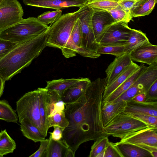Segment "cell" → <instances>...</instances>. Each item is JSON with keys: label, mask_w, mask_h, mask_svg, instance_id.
Returning a JSON list of instances; mask_svg holds the SVG:
<instances>
[{"label": "cell", "mask_w": 157, "mask_h": 157, "mask_svg": "<svg viewBox=\"0 0 157 157\" xmlns=\"http://www.w3.org/2000/svg\"><path fill=\"white\" fill-rule=\"evenodd\" d=\"M106 86L105 78H98L91 82L76 101L65 104L69 124L63 131L62 139L75 154L81 144L106 136L101 114Z\"/></svg>", "instance_id": "6da1fadb"}, {"label": "cell", "mask_w": 157, "mask_h": 157, "mask_svg": "<svg viewBox=\"0 0 157 157\" xmlns=\"http://www.w3.org/2000/svg\"><path fill=\"white\" fill-rule=\"evenodd\" d=\"M47 30L36 37L18 44L0 60V77L4 81L10 80L21 72L41 54L46 47Z\"/></svg>", "instance_id": "7a4b0ae2"}, {"label": "cell", "mask_w": 157, "mask_h": 157, "mask_svg": "<svg viewBox=\"0 0 157 157\" xmlns=\"http://www.w3.org/2000/svg\"><path fill=\"white\" fill-rule=\"evenodd\" d=\"M50 91L38 88L28 92L16 102V111L19 121L26 120L36 126L46 137L49 127L48 105Z\"/></svg>", "instance_id": "3957f363"}, {"label": "cell", "mask_w": 157, "mask_h": 157, "mask_svg": "<svg viewBox=\"0 0 157 157\" xmlns=\"http://www.w3.org/2000/svg\"><path fill=\"white\" fill-rule=\"evenodd\" d=\"M49 27L37 18H23L13 25L0 29V38L19 44L40 35Z\"/></svg>", "instance_id": "277c9868"}, {"label": "cell", "mask_w": 157, "mask_h": 157, "mask_svg": "<svg viewBox=\"0 0 157 157\" xmlns=\"http://www.w3.org/2000/svg\"><path fill=\"white\" fill-rule=\"evenodd\" d=\"M79 10L64 14L47 30L46 46L61 50L67 43L78 18Z\"/></svg>", "instance_id": "5b68a950"}, {"label": "cell", "mask_w": 157, "mask_h": 157, "mask_svg": "<svg viewBox=\"0 0 157 157\" xmlns=\"http://www.w3.org/2000/svg\"><path fill=\"white\" fill-rule=\"evenodd\" d=\"M149 126L123 112L118 114L104 127L106 136L121 139L127 135Z\"/></svg>", "instance_id": "8992f818"}, {"label": "cell", "mask_w": 157, "mask_h": 157, "mask_svg": "<svg viewBox=\"0 0 157 157\" xmlns=\"http://www.w3.org/2000/svg\"><path fill=\"white\" fill-rule=\"evenodd\" d=\"M156 79L157 63L147 67L130 87L112 102L126 101L139 94L146 93Z\"/></svg>", "instance_id": "52a82bcc"}, {"label": "cell", "mask_w": 157, "mask_h": 157, "mask_svg": "<svg viewBox=\"0 0 157 157\" xmlns=\"http://www.w3.org/2000/svg\"><path fill=\"white\" fill-rule=\"evenodd\" d=\"M132 31L128 23L115 22L104 31L97 42L101 46L126 45Z\"/></svg>", "instance_id": "ba28073f"}, {"label": "cell", "mask_w": 157, "mask_h": 157, "mask_svg": "<svg viewBox=\"0 0 157 157\" xmlns=\"http://www.w3.org/2000/svg\"><path fill=\"white\" fill-rule=\"evenodd\" d=\"M78 18L80 23L82 33V47L83 49L97 52L99 46L96 42L92 23L94 12L87 4L79 8Z\"/></svg>", "instance_id": "9c48e42d"}, {"label": "cell", "mask_w": 157, "mask_h": 157, "mask_svg": "<svg viewBox=\"0 0 157 157\" xmlns=\"http://www.w3.org/2000/svg\"><path fill=\"white\" fill-rule=\"evenodd\" d=\"M24 11L17 0H3L0 3V30L17 23L23 19Z\"/></svg>", "instance_id": "30bf717a"}, {"label": "cell", "mask_w": 157, "mask_h": 157, "mask_svg": "<svg viewBox=\"0 0 157 157\" xmlns=\"http://www.w3.org/2000/svg\"><path fill=\"white\" fill-rule=\"evenodd\" d=\"M120 143L148 145L157 147V127L149 126L130 133L121 139Z\"/></svg>", "instance_id": "8fae6325"}, {"label": "cell", "mask_w": 157, "mask_h": 157, "mask_svg": "<svg viewBox=\"0 0 157 157\" xmlns=\"http://www.w3.org/2000/svg\"><path fill=\"white\" fill-rule=\"evenodd\" d=\"M22 0L25 5L56 10L72 7L80 8L87 4V0Z\"/></svg>", "instance_id": "7c38bea8"}, {"label": "cell", "mask_w": 157, "mask_h": 157, "mask_svg": "<svg viewBox=\"0 0 157 157\" xmlns=\"http://www.w3.org/2000/svg\"><path fill=\"white\" fill-rule=\"evenodd\" d=\"M132 61L151 66L157 63V46L149 43L130 52Z\"/></svg>", "instance_id": "4fadbf2b"}, {"label": "cell", "mask_w": 157, "mask_h": 157, "mask_svg": "<svg viewBox=\"0 0 157 157\" xmlns=\"http://www.w3.org/2000/svg\"><path fill=\"white\" fill-rule=\"evenodd\" d=\"M132 61L130 53H126L120 56H116L105 71L106 86L129 66Z\"/></svg>", "instance_id": "5bb4252c"}, {"label": "cell", "mask_w": 157, "mask_h": 157, "mask_svg": "<svg viewBox=\"0 0 157 157\" xmlns=\"http://www.w3.org/2000/svg\"><path fill=\"white\" fill-rule=\"evenodd\" d=\"M82 39L80 23L78 18L70 36L61 50L63 55L66 58H71L76 55L78 50L82 47Z\"/></svg>", "instance_id": "9a60e30c"}, {"label": "cell", "mask_w": 157, "mask_h": 157, "mask_svg": "<svg viewBox=\"0 0 157 157\" xmlns=\"http://www.w3.org/2000/svg\"><path fill=\"white\" fill-rule=\"evenodd\" d=\"M92 17L93 30L97 40L109 26L116 22L109 13L106 10L93 9Z\"/></svg>", "instance_id": "2e32d148"}, {"label": "cell", "mask_w": 157, "mask_h": 157, "mask_svg": "<svg viewBox=\"0 0 157 157\" xmlns=\"http://www.w3.org/2000/svg\"><path fill=\"white\" fill-rule=\"evenodd\" d=\"M124 112L127 114H144L157 117V101L136 102L126 101Z\"/></svg>", "instance_id": "e0dca14e"}, {"label": "cell", "mask_w": 157, "mask_h": 157, "mask_svg": "<svg viewBox=\"0 0 157 157\" xmlns=\"http://www.w3.org/2000/svg\"><path fill=\"white\" fill-rule=\"evenodd\" d=\"M91 82L88 78H82L66 89L61 94V98L65 104L73 102L77 100Z\"/></svg>", "instance_id": "ac0fdd59"}, {"label": "cell", "mask_w": 157, "mask_h": 157, "mask_svg": "<svg viewBox=\"0 0 157 157\" xmlns=\"http://www.w3.org/2000/svg\"><path fill=\"white\" fill-rule=\"evenodd\" d=\"M126 101H103L101 108L102 120L104 127L119 114L124 111Z\"/></svg>", "instance_id": "d6986e66"}, {"label": "cell", "mask_w": 157, "mask_h": 157, "mask_svg": "<svg viewBox=\"0 0 157 157\" xmlns=\"http://www.w3.org/2000/svg\"><path fill=\"white\" fill-rule=\"evenodd\" d=\"M140 66V67L138 69L132 74L103 101L107 102H112L127 90L147 67L143 63H141Z\"/></svg>", "instance_id": "ffe728a7"}, {"label": "cell", "mask_w": 157, "mask_h": 157, "mask_svg": "<svg viewBox=\"0 0 157 157\" xmlns=\"http://www.w3.org/2000/svg\"><path fill=\"white\" fill-rule=\"evenodd\" d=\"M47 149L43 157H67L70 150L66 142L61 139L55 140L50 136Z\"/></svg>", "instance_id": "44dd1931"}, {"label": "cell", "mask_w": 157, "mask_h": 157, "mask_svg": "<svg viewBox=\"0 0 157 157\" xmlns=\"http://www.w3.org/2000/svg\"><path fill=\"white\" fill-rule=\"evenodd\" d=\"M140 67L132 61L129 66L120 73L110 84L106 86L103 95V100L138 69Z\"/></svg>", "instance_id": "7402d4cb"}, {"label": "cell", "mask_w": 157, "mask_h": 157, "mask_svg": "<svg viewBox=\"0 0 157 157\" xmlns=\"http://www.w3.org/2000/svg\"><path fill=\"white\" fill-rule=\"evenodd\" d=\"M157 0H137L130 10L132 17L148 15L155 7Z\"/></svg>", "instance_id": "603a6c76"}, {"label": "cell", "mask_w": 157, "mask_h": 157, "mask_svg": "<svg viewBox=\"0 0 157 157\" xmlns=\"http://www.w3.org/2000/svg\"><path fill=\"white\" fill-rule=\"evenodd\" d=\"M124 157H152L151 153L135 145L116 143Z\"/></svg>", "instance_id": "cb8c5ba5"}, {"label": "cell", "mask_w": 157, "mask_h": 157, "mask_svg": "<svg viewBox=\"0 0 157 157\" xmlns=\"http://www.w3.org/2000/svg\"><path fill=\"white\" fill-rule=\"evenodd\" d=\"M21 130L23 135L29 139L36 143L44 140L45 137L34 125L23 120L20 123Z\"/></svg>", "instance_id": "d4e9b609"}, {"label": "cell", "mask_w": 157, "mask_h": 157, "mask_svg": "<svg viewBox=\"0 0 157 157\" xmlns=\"http://www.w3.org/2000/svg\"><path fill=\"white\" fill-rule=\"evenodd\" d=\"M149 42L146 34L140 30L132 29L127 44V53H130L137 48Z\"/></svg>", "instance_id": "484cf974"}, {"label": "cell", "mask_w": 157, "mask_h": 157, "mask_svg": "<svg viewBox=\"0 0 157 157\" xmlns=\"http://www.w3.org/2000/svg\"><path fill=\"white\" fill-rule=\"evenodd\" d=\"M80 78H61L47 81L45 88L56 92L60 97L62 93L67 88L80 80Z\"/></svg>", "instance_id": "4316f807"}, {"label": "cell", "mask_w": 157, "mask_h": 157, "mask_svg": "<svg viewBox=\"0 0 157 157\" xmlns=\"http://www.w3.org/2000/svg\"><path fill=\"white\" fill-rule=\"evenodd\" d=\"M16 147L15 141L8 134L6 129L0 134V157L12 153Z\"/></svg>", "instance_id": "83f0119b"}, {"label": "cell", "mask_w": 157, "mask_h": 157, "mask_svg": "<svg viewBox=\"0 0 157 157\" xmlns=\"http://www.w3.org/2000/svg\"><path fill=\"white\" fill-rule=\"evenodd\" d=\"M18 116L6 100H0V119L10 122L17 123Z\"/></svg>", "instance_id": "f1b7e54d"}, {"label": "cell", "mask_w": 157, "mask_h": 157, "mask_svg": "<svg viewBox=\"0 0 157 157\" xmlns=\"http://www.w3.org/2000/svg\"><path fill=\"white\" fill-rule=\"evenodd\" d=\"M87 5L93 9L108 10L119 5V0H87Z\"/></svg>", "instance_id": "f546056e"}, {"label": "cell", "mask_w": 157, "mask_h": 157, "mask_svg": "<svg viewBox=\"0 0 157 157\" xmlns=\"http://www.w3.org/2000/svg\"><path fill=\"white\" fill-rule=\"evenodd\" d=\"M127 45H99L97 52L101 54H109L118 56L127 53Z\"/></svg>", "instance_id": "4dcf8cb0"}, {"label": "cell", "mask_w": 157, "mask_h": 157, "mask_svg": "<svg viewBox=\"0 0 157 157\" xmlns=\"http://www.w3.org/2000/svg\"><path fill=\"white\" fill-rule=\"evenodd\" d=\"M106 11L109 13L116 22L128 23L132 18L130 13L124 10L120 4L115 8Z\"/></svg>", "instance_id": "1f68e13d"}, {"label": "cell", "mask_w": 157, "mask_h": 157, "mask_svg": "<svg viewBox=\"0 0 157 157\" xmlns=\"http://www.w3.org/2000/svg\"><path fill=\"white\" fill-rule=\"evenodd\" d=\"M48 122L49 128L57 126L63 131L69 124V122L66 118L64 111L57 112L48 117Z\"/></svg>", "instance_id": "d6a6232c"}, {"label": "cell", "mask_w": 157, "mask_h": 157, "mask_svg": "<svg viewBox=\"0 0 157 157\" xmlns=\"http://www.w3.org/2000/svg\"><path fill=\"white\" fill-rule=\"evenodd\" d=\"M62 12L61 10L45 12L38 16L37 18L43 24L48 25L57 21L62 15Z\"/></svg>", "instance_id": "836d02e7"}, {"label": "cell", "mask_w": 157, "mask_h": 157, "mask_svg": "<svg viewBox=\"0 0 157 157\" xmlns=\"http://www.w3.org/2000/svg\"><path fill=\"white\" fill-rule=\"evenodd\" d=\"M109 142L107 136H104L94 141L91 146L88 156L96 157L99 153L105 150Z\"/></svg>", "instance_id": "e575fe53"}, {"label": "cell", "mask_w": 157, "mask_h": 157, "mask_svg": "<svg viewBox=\"0 0 157 157\" xmlns=\"http://www.w3.org/2000/svg\"><path fill=\"white\" fill-rule=\"evenodd\" d=\"M104 151V157H124L116 143L109 142Z\"/></svg>", "instance_id": "d590c367"}, {"label": "cell", "mask_w": 157, "mask_h": 157, "mask_svg": "<svg viewBox=\"0 0 157 157\" xmlns=\"http://www.w3.org/2000/svg\"><path fill=\"white\" fill-rule=\"evenodd\" d=\"M150 126L157 127V117L144 114H128Z\"/></svg>", "instance_id": "8d00e7d4"}, {"label": "cell", "mask_w": 157, "mask_h": 157, "mask_svg": "<svg viewBox=\"0 0 157 157\" xmlns=\"http://www.w3.org/2000/svg\"><path fill=\"white\" fill-rule=\"evenodd\" d=\"M17 45L9 40L0 38V60Z\"/></svg>", "instance_id": "74e56055"}, {"label": "cell", "mask_w": 157, "mask_h": 157, "mask_svg": "<svg viewBox=\"0 0 157 157\" xmlns=\"http://www.w3.org/2000/svg\"><path fill=\"white\" fill-rule=\"evenodd\" d=\"M145 101H157V79L151 86L146 93Z\"/></svg>", "instance_id": "f35d334b"}, {"label": "cell", "mask_w": 157, "mask_h": 157, "mask_svg": "<svg viewBox=\"0 0 157 157\" xmlns=\"http://www.w3.org/2000/svg\"><path fill=\"white\" fill-rule=\"evenodd\" d=\"M40 142V145L38 149L34 153L29 156V157H43L47 149L49 142V139H45Z\"/></svg>", "instance_id": "ab89813d"}, {"label": "cell", "mask_w": 157, "mask_h": 157, "mask_svg": "<svg viewBox=\"0 0 157 157\" xmlns=\"http://www.w3.org/2000/svg\"><path fill=\"white\" fill-rule=\"evenodd\" d=\"M54 130L52 132H49L50 136L51 138L55 140H59L62 139L63 130L57 126H53Z\"/></svg>", "instance_id": "60d3db41"}, {"label": "cell", "mask_w": 157, "mask_h": 157, "mask_svg": "<svg viewBox=\"0 0 157 157\" xmlns=\"http://www.w3.org/2000/svg\"><path fill=\"white\" fill-rule=\"evenodd\" d=\"M137 0H119V4L124 10L130 13V10L132 8Z\"/></svg>", "instance_id": "b9f144b4"}, {"label": "cell", "mask_w": 157, "mask_h": 157, "mask_svg": "<svg viewBox=\"0 0 157 157\" xmlns=\"http://www.w3.org/2000/svg\"><path fill=\"white\" fill-rule=\"evenodd\" d=\"M146 93H143L136 95L133 97L131 100L136 102H144L146 101Z\"/></svg>", "instance_id": "7bdbcfd3"}, {"label": "cell", "mask_w": 157, "mask_h": 157, "mask_svg": "<svg viewBox=\"0 0 157 157\" xmlns=\"http://www.w3.org/2000/svg\"><path fill=\"white\" fill-rule=\"evenodd\" d=\"M5 82L0 77V97L3 93Z\"/></svg>", "instance_id": "ee69618b"}, {"label": "cell", "mask_w": 157, "mask_h": 157, "mask_svg": "<svg viewBox=\"0 0 157 157\" xmlns=\"http://www.w3.org/2000/svg\"><path fill=\"white\" fill-rule=\"evenodd\" d=\"M104 150L101 152L99 153L96 156V157H104Z\"/></svg>", "instance_id": "f6af8a7d"}, {"label": "cell", "mask_w": 157, "mask_h": 157, "mask_svg": "<svg viewBox=\"0 0 157 157\" xmlns=\"http://www.w3.org/2000/svg\"><path fill=\"white\" fill-rule=\"evenodd\" d=\"M3 0H0V3L3 1Z\"/></svg>", "instance_id": "bcb514c9"}, {"label": "cell", "mask_w": 157, "mask_h": 157, "mask_svg": "<svg viewBox=\"0 0 157 157\" xmlns=\"http://www.w3.org/2000/svg\"></svg>", "instance_id": "7dc6e473"}]
</instances>
